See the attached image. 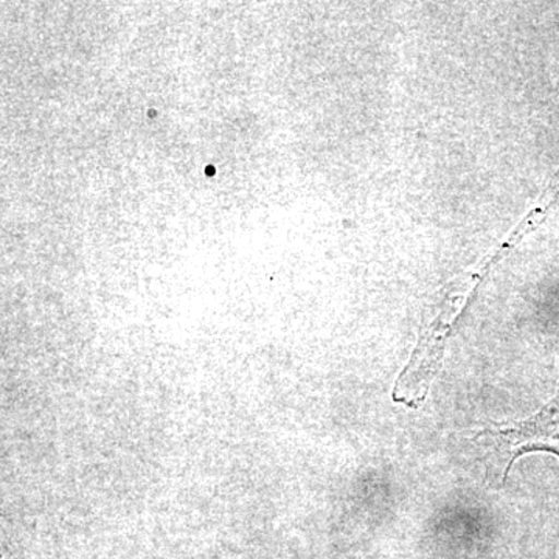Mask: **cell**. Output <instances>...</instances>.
Returning <instances> with one entry per match:
<instances>
[{
  "label": "cell",
  "mask_w": 559,
  "mask_h": 559,
  "mask_svg": "<svg viewBox=\"0 0 559 559\" xmlns=\"http://www.w3.org/2000/svg\"><path fill=\"white\" fill-rule=\"evenodd\" d=\"M471 441L502 468V480H507L516 460L530 452H549L559 457V392L532 417L480 429Z\"/></svg>",
  "instance_id": "1"
}]
</instances>
